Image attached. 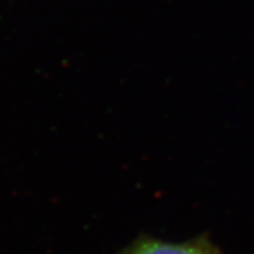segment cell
<instances>
[{
  "mask_svg": "<svg viewBox=\"0 0 254 254\" xmlns=\"http://www.w3.org/2000/svg\"><path fill=\"white\" fill-rule=\"evenodd\" d=\"M118 254H223L217 245L209 240L206 235H201L184 243H169L160 239H137Z\"/></svg>",
  "mask_w": 254,
  "mask_h": 254,
  "instance_id": "6da1fadb",
  "label": "cell"
}]
</instances>
